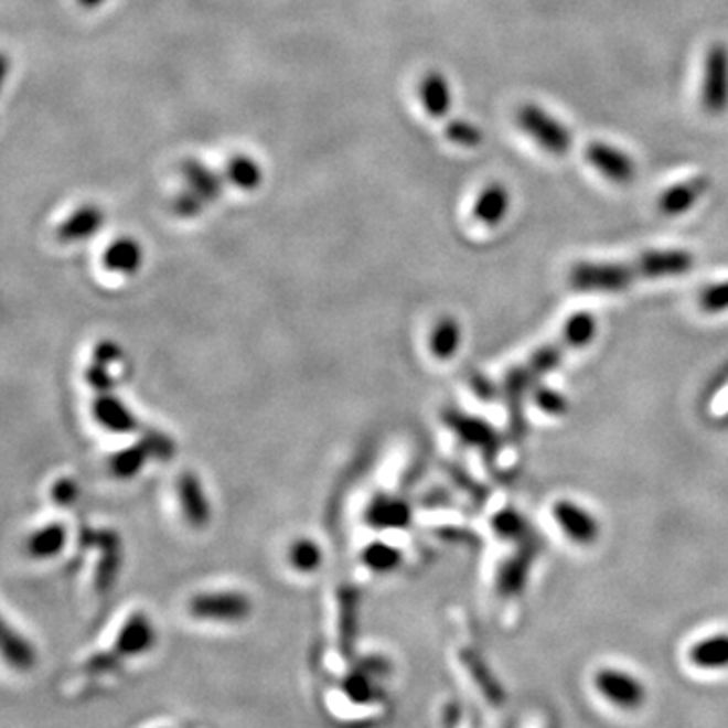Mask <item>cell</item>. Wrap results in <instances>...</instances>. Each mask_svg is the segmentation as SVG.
I'll use <instances>...</instances> for the list:
<instances>
[{"label": "cell", "mask_w": 728, "mask_h": 728, "mask_svg": "<svg viewBox=\"0 0 728 728\" xmlns=\"http://www.w3.org/2000/svg\"><path fill=\"white\" fill-rule=\"evenodd\" d=\"M446 133H448L451 142H456L461 148H475V146L482 144V140H484V133L472 121H451L446 128Z\"/></svg>", "instance_id": "cell-33"}, {"label": "cell", "mask_w": 728, "mask_h": 728, "mask_svg": "<svg viewBox=\"0 0 728 728\" xmlns=\"http://www.w3.org/2000/svg\"><path fill=\"white\" fill-rule=\"evenodd\" d=\"M144 261V249L142 245L132 237H120L108 245L104 251V266L111 274L121 276H133Z\"/></svg>", "instance_id": "cell-17"}, {"label": "cell", "mask_w": 728, "mask_h": 728, "mask_svg": "<svg viewBox=\"0 0 728 728\" xmlns=\"http://www.w3.org/2000/svg\"><path fill=\"white\" fill-rule=\"evenodd\" d=\"M534 405L550 417H560L569 411V400L557 388L536 385L533 390Z\"/></svg>", "instance_id": "cell-32"}, {"label": "cell", "mask_w": 728, "mask_h": 728, "mask_svg": "<svg viewBox=\"0 0 728 728\" xmlns=\"http://www.w3.org/2000/svg\"><path fill=\"white\" fill-rule=\"evenodd\" d=\"M461 662H463V666L468 667V672L472 674L475 684L480 686V690L484 692L485 698L490 703L500 704L504 700V690L500 688L496 678L492 676V672L485 667L484 662L478 655L473 652H463Z\"/></svg>", "instance_id": "cell-29"}, {"label": "cell", "mask_w": 728, "mask_h": 728, "mask_svg": "<svg viewBox=\"0 0 728 728\" xmlns=\"http://www.w3.org/2000/svg\"><path fill=\"white\" fill-rule=\"evenodd\" d=\"M533 548H524L516 557L510 558L504 563V567L500 569L497 575V593L504 597H512V595L521 593L528 579L531 572V565H533Z\"/></svg>", "instance_id": "cell-20"}, {"label": "cell", "mask_w": 728, "mask_h": 728, "mask_svg": "<svg viewBox=\"0 0 728 728\" xmlns=\"http://www.w3.org/2000/svg\"><path fill=\"white\" fill-rule=\"evenodd\" d=\"M92 415H94L96 424L118 436H130V433H136L140 427V421L133 415L132 409L120 397L111 395L109 390L99 393L94 399Z\"/></svg>", "instance_id": "cell-9"}, {"label": "cell", "mask_w": 728, "mask_h": 728, "mask_svg": "<svg viewBox=\"0 0 728 728\" xmlns=\"http://www.w3.org/2000/svg\"><path fill=\"white\" fill-rule=\"evenodd\" d=\"M698 306L704 314H727L728 312V279L704 286L698 296Z\"/></svg>", "instance_id": "cell-31"}, {"label": "cell", "mask_w": 728, "mask_h": 728, "mask_svg": "<svg viewBox=\"0 0 728 728\" xmlns=\"http://www.w3.org/2000/svg\"><path fill=\"white\" fill-rule=\"evenodd\" d=\"M120 358V346H118L116 342H109V340L97 342V346L94 349V361H96V363L109 366L111 363H118Z\"/></svg>", "instance_id": "cell-38"}, {"label": "cell", "mask_w": 728, "mask_h": 728, "mask_svg": "<svg viewBox=\"0 0 728 728\" xmlns=\"http://www.w3.org/2000/svg\"><path fill=\"white\" fill-rule=\"evenodd\" d=\"M708 189H710V181L704 174L692 176L690 181L678 182V184L670 186L667 191L660 194L657 211L666 217L684 215L703 199Z\"/></svg>", "instance_id": "cell-11"}, {"label": "cell", "mask_w": 728, "mask_h": 728, "mask_svg": "<svg viewBox=\"0 0 728 728\" xmlns=\"http://www.w3.org/2000/svg\"><path fill=\"white\" fill-rule=\"evenodd\" d=\"M358 670H363L364 674H368V676H373V678L376 679H383L387 678V676H390V672H393V664H390V660H387L385 655H364V657H361L358 662H356V666Z\"/></svg>", "instance_id": "cell-35"}, {"label": "cell", "mask_w": 728, "mask_h": 728, "mask_svg": "<svg viewBox=\"0 0 728 728\" xmlns=\"http://www.w3.org/2000/svg\"><path fill=\"white\" fill-rule=\"evenodd\" d=\"M2 655H4V662L19 672H26L35 666V647L7 623L2 628Z\"/></svg>", "instance_id": "cell-24"}, {"label": "cell", "mask_w": 728, "mask_h": 728, "mask_svg": "<svg viewBox=\"0 0 728 728\" xmlns=\"http://www.w3.org/2000/svg\"><path fill=\"white\" fill-rule=\"evenodd\" d=\"M458 718H460V708L456 704H449L448 708H446V715H443V727L456 728Z\"/></svg>", "instance_id": "cell-39"}, {"label": "cell", "mask_w": 728, "mask_h": 728, "mask_svg": "<svg viewBox=\"0 0 728 728\" xmlns=\"http://www.w3.org/2000/svg\"><path fill=\"white\" fill-rule=\"evenodd\" d=\"M154 643H157V630L150 618L144 613H133L121 625L111 650L120 657H133L150 652Z\"/></svg>", "instance_id": "cell-10"}, {"label": "cell", "mask_w": 728, "mask_h": 728, "mask_svg": "<svg viewBox=\"0 0 728 728\" xmlns=\"http://www.w3.org/2000/svg\"><path fill=\"white\" fill-rule=\"evenodd\" d=\"M67 545V528L61 522H47L26 536L24 550L39 560L60 557Z\"/></svg>", "instance_id": "cell-16"}, {"label": "cell", "mask_w": 728, "mask_h": 728, "mask_svg": "<svg viewBox=\"0 0 728 728\" xmlns=\"http://www.w3.org/2000/svg\"><path fill=\"white\" fill-rule=\"evenodd\" d=\"M403 558L405 557H403L399 546L390 545L385 540H375V543L364 546L363 563L378 575H387V572L399 569Z\"/></svg>", "instance_id": "cell-27"}, {"label": "cell", "mask_w": 728, "mask_h": 728, "mask_svg": "<svg viewBox=\"0 0 728 728\" xmlns=\"http://www.w3.org/2000/svg\"><path fill=\"white\" fill-rule=\"evenodd\" d=\"M688 660L692 666L700 670H727L728 633H716L692 643Z\"/></svg>", "instance_id": "cell-18"}, {"label": "cell", "mask_w": 728, "mask_h": 728, "mask_svg": "<svg viewBox=\"0 0 728 728\" xmlns=\"http://www.w3.org/2000/svg\"><path fill=\"white\" fill-rule=\"evenodd\" d=\"M703 108L710 116H720L728 109V47L713 43L704 57Z\"/></svg>", "instance_id": "cell-5"}, {"label": "cell", "mask_w": 728, "mask_h": 728, "mask_svg": "<svg viewBox=\"0 0 728 728\" xmlns=\"http://www.w3.org/2000/svg\"><path fill=\"white\" fill-rule=\"evenodd\" d=\"M510 211V191L500 184V182H492L482 193L478 194L475 203H473L472 215L473 221H478L480 225L485 227H496L497 223H502Z\"/></svg>", "instance_id": "cell-14"}, {"label": "cell", "mask_w": 728, "mask_h": 728, "mask_svg": "<svg viewBox=\"0 0 728 728\" xmlns=\"http://www.w3.org/2000/svg\"><path fill=\"white\" fill-rule=\"evenodd\" d=\"M522 132L528 133L536 144L553 157H565L572 148V133L553 114L536 104H524L516 111Z\"/></svg>", "instance_id": "cell-3"}, {"label": "cell", "mask_w": 728, "mask_h": 728, "mask_svg": "<svg viewBox=\"0 0 728 728\" xmlns=\"http://www.w3.org/2000/svg\"><path fill=\"white\" fill-rule=\"evenodd\" d=\"M51 497L57 506H72L79 497V485L72 478H60L51 488Z\"/></svg>", "instance_id": "cell-36"}, {"label": "cell", "mask_w": 728, "mask_h": 728, "mask_svg": "<svg viewBox=\"0 0 728 728\" xmlns=\"http://www.w3.org/2000/svg\"><path fill=\"white\" fill-rule=\"evenodd\" d=\"M120 664V655L116 654L114 650L106 652V654H96L85 662V670L92 674H101V672H109L116 670Z\"/></svg>", "instance_id": "cell-37"}, {"label": "cell", "mask_w": 728, "mask_h": 728, "mask_svg": "<svg viewBox=\"0 0 728 728\" xmlns=\"http://www.w3.org/2000/svg\"><path fill=\"white\" fill-rule=\"evenodd\" d=\"M358 638V607L354 595L340 597V652L351 660Z\"/></svg>", "instance_id": "cell-25"}, {"label": "cell", "mask_w": 728, "mask_h": 728, "mask_svg": "<svg viewBox=\"0 0 728 728\" xmlns=\"http://www.w3.org/2000/svg\"><path fill=\"white\" fill-rule=\"evenodd\" d=\"M595 688L601 692L607 703L623 710H635L645 703V688L633 674L618 667H603L595 674Z\"/></svg>", "instance_id": "cell-7"}, {"label": "cell", "mask_w": 728, "mask_h": 728, "mask_svg": "<svg viewBox=\"0 0 728 728\" xmlns=\"http://www.w3.org/2000/svg\"><path fill=\"white\" fill-rule=\"evenodd\" d=\"M585 157L591 162L595 170H599L607 181L625 186L631 184L638 167L630 154L619 150L618 146L607 144V142H591L585 150Z\"/></svg>", "instance_id": "cell-8"}, {"label": "cell", "mask_w": 728, "mask_h": 728, "mask_svg": "<svg viewBox=\"0 0 728 728\" xmlns=\"http://www.w3.org/2000/svg\"><path fill=\"white\" fill-rule=\"evenodd\" d=\"M82 4H87V7H94V4H99V2H104V0H79Z\"/></svg>", "instance_id": "cell-40"}, {"label": "cell", "mask_w": 728, "mask_h": 728, "mask_svg": "<svg viewBox=\"0 0 728 728\" xmlns=\"http://www.w3.org/2000/svg\"><path fill=\"white\" fill-rule=\"evenodd\" d=\"M419 96H421L425 109L433 118H443L451 108V92H449L448 79L441 73L431 72L425 75L421 85H419Z\"/></svg>", "instance_id": "cell-21"}, {"label": "cell", "mask_w": 728, "mask_h": 728, "mask_svg": "<svg viewBox=\"0 0 728 728\" xmlns=\"http://www.w3.org/2000/svg\"><path fill=\"white\" fill-rule=\"evenodd\" d=\"M461 344H463V330H461L460 322L453 315L439 318L431 328V332H429V339H427L429 352L439 363L453 361L456 354L460 352Z\"/></svg>", "instance_id": "cell-15"}, {"label": "cell", "mask_w": 728, "mask_h": 728, "mask_svg": "<svg viewBox=\"0 0 728 728\" xmlns=\"http://www.w3.org/2000/svg\"><path fill=\"white\" fill-rule=\"evenodd\" d=\"M368 522L381 528H403L411 522V510L397 497H378L368 510Z\"/></svg>", "instance_id": "cell-23"}, {"label": "cell", "mask_w": 728, "mask_h": 728, "mask_svg": "<svg viewBox=\"0 0 728 728\" xmlns=\"http://www.w3.org/2000/svg\"><path fill=\"white\" fill-rule=\"evenodd\" d=\"M150 451L142 443H136L132 448L121 449L109 460V472L120 480H130L133 475L142 472L146 461L150 460Z\"/></svg>", "instance_id": "cell-28"}, {"label": "cell", "mask_w": 728, "mask_h": 728, "mask_svg": "<svg viewBox=\"0 0 728 728\" xmlns=\"http://www.w3.org/2000/svg\"><path fill=\"white\" fill-rule=\"evenodd\" d=\"M553 518L557 522L560 533L569 538L570 543L579 546L595 545L601 536V524L591 510L577 504L575 500H557L553 504Z\"/></svg>", "instance_id": "cell-6"}, {"label": "cell", "mask_w": 728, "mask_h": 728, "mask_svg": "<svg viewBox=\"0 0 728 728\" xmlns=\"http://www.w3.org/2000/svg\"><path fill=\"white\" fill-rule=\"evenodd\" d=\"M176 494L186 522L194 528H203L211 521V504L206 500L205 488L193 472H184L176 480Z\"/></svg>", "instance_id": "cell-12"}, {"label": "cell", "mask_w": 728, "mask_h": 728, "mask_svg": "<svg viewBox=\"0 0 728 728\" xmlns=\"http://www.w3.org/2000/svg\"><path fill=\"white\" fill-rule=\"evenodd\" d=\"M599 332V322L591 312H575L558 330L557 336L534 351L526 363L512 368L504 378V390L512 407H521L524 395L538 385L543 376L553 373L570 351L587 349Z\"/></svg>", "instance_id": "cell-2"}, {"label": "cell", "mask_w": 728, "mask_h": 728, "mask_svg": "<svg viewBox=\"0 0 728 728\" xmlns=\"http://www.w3.org/2000/svg\"><path fill=\"white\" fill-rule=\"evenodd\" d=\"M101 223H104V215H101L99 208L84 206V208H77L72 217L61 223L57 235H60L61 242H79V239H87L89 235H94L96 231H99Z\"/></svg>", "instance_id": "cell-22"}, {"label": "cell", "mask_w": 728, "mask_h": 728, "mask_svg": "<svg viewBox=\"0 0 728 728\" xmlns=\"http://www.w3.org/2000/svg\"><path fill=\"white\" fill-rule=\"evenodd\" d=\"M288 563L302 575H312L324 563V550L314 538H298L288 548Z\"/></svg>", "instance_id": "cell-26"}, {"label": "cell", "mask_w": 728, "mask_h": 728, "mask_svg": "<svg viewBox=\"0 0 728 728\" xmlns=\"http://www.w3.org/2000/svg\"><path fill=\"white\" fill-rule=\"evenodd\" d=\"M231 181L242 189H254L261 181V172L254 160L249 158H235L231 164Z\"/></svg>", "instance_id": "cell-34"}, {"label": "cell", "mask_w": 728, "mask_h": 728, "mask_svg": "<svg viewBox=\"0 0 728 728\" xmlns=\"http://www.w3.org/2000/svg\"><path fill=\"white\" fill-rule=\"evenodd\" d=\"M254 611L251 599L239 591H206L189 601V613L201 621L239 623Z\"/></svg>", "instance_id": "cell-4"}, {"label": "cell", "mask_w": 728, "mask_h": 728, "mask_svg": "<svg viewBox=\"0 0 728 728\" xmlns=\"http://www.w3.org/2000/svg\"><path fill=\"white\" fill-rule=\"evenodd\" d=\"M694 267L686 249H652L630 261H577L569 269L572 290L587 293H619L640 281L679 278Z\"/></svg>", "instance_id": "cell-1"}, {"label": "cell", "mask_w": 728, "mask_h": 728, "mask_svg": "<svg viewBox=\"0 0 728 728\" xmlns=\"http://www.w3.org/2000/svg\"><path fill=\"white\" fill-rule=\"evenodd\" d=\"M448 425L460 436L463 443L488 451V453H496V429L484 419L468 417V415H461V413H449Z\"/></svg>", "instance_id": "cell-13"}, {"label": "cell", "mask_w": 728, "mask_h": 728, "mask_svg": "<svg viewBox=\"0 0 728 728\" xmlns=\"http://www.w3.org/2000/svg\"><path fill=\"white\" fill-rule=\"evenodd\" d=\"M492 528L500 538L506 540H522L526 536V521L522 518L521 512L516 510L506 508L500 510L492 518Z\"/></svg>", "instance_id": "cell-30"}, {"label": "cell", "mask_w": 728, "mask_h": 728, "mask_svg": "<svg viewBox=\"0 0 728 728\" xmlns=\"http://www.w3.org/2000/svg\"><path fill=\"white\" fill-rule=\"evenodd\" d=\"M340 690L351 703L358 706H371V704L385 703L387 692L381 688L378 679L364 674L363 670L354 667L344 678L340 679Z\"/></svg>", "instance_id": "cell-19"}]
</instances>
